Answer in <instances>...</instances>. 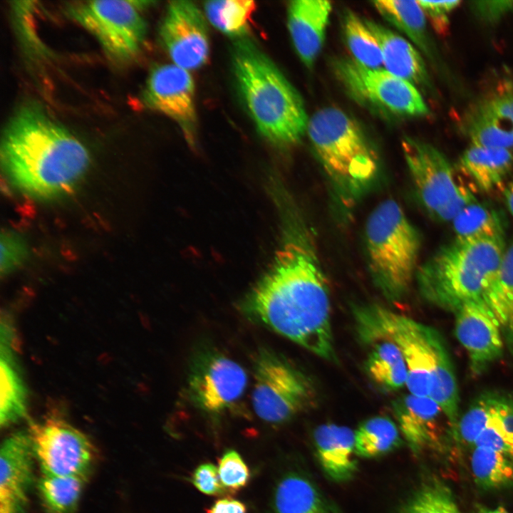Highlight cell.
<instances>
[{
  "mask_svg": "<svg viewBox=\"0 0 513 513\" xmlns=\"http://www.w3.org/2000/svg\"><path fill=\"white\" fill-rule=\"evenodd\" d=\"M242 309L249 318L318 357L335 358L328 284L307 231L284 244Z\"/></svg>",
  "mask_w": 513,
  "mask_h": 513,
  "instance_id": "1",
  "label": "cell"
},
{
  "mask_svg": "<svg viewBox=\"0 0 513 513\" xmlns=\"http://www.w3.org/2000/svg\"><path fill=\"white\" fill-rule=\"evenodd\" d=\"M1 162L11 182L38 200L73 192L90 163L86 147L39 105L19 109L6 127Z\"/></svg>",
  "mask_w": 513,
  "mask_h": 513,
  "instance_id": "2",
  "label": "cell"
},
{
  "mask_svg": "<svg viewBox=\"0 0 513 513\" xmlns=\"http://www.w3.org/2000/svg\"><path fill=\"white\" fill-rule=\"evenodd\" d=\"M236 87L260 134L275 145L301 140L309 118L301 96L251 40L237 39L232 52Z\"/></svg>",
  "mask_w": 513,
  "mask_h": 513,
  "instance_id": "3",
  "label": "cell"
},
{
  "mask_svg": "<svg viewBox=\"0 0 513 513\" xmlns=\"http://www.w3.org/2000/svg\"><path fill=\"white\" fill-rule=\"evenodd\" d=\"M506 246L504 237L455 238L441 246L418 267L415 280L421 296L452 312L467 302L487 306L484 292Z\"/></svg>",
  "mask_w": 513,
  "mask_h": 513,
  "instance_id": "4",
  "label": "cell"
},
{
  "mask_svg": "<svg viewBox=\"0 0 513 513\" xmlns=\"http://www.w3.org/2000/svg\"><path fill=\"white\" fill-rule=\"evenodd\" d=\"M365 246L375 285L388 299H400L415 279L421 237L396 201L385 200L371 212Z\"/></svg>",
  "mask_w": 513,
  "mask_h": 513,
  "instance_id": "5",
  "label": "cell"
},
{
  "mask_svg": "<svg viewBox=\"0 0 513 513\" xmlns=\"http://www.w3.org/2000/svg\"><path fill=\"white\" fill-rule=\"evenodd\" d=\"M306 132L343 197H356L370 185L378 170L376 154L351 117L339 108H324L309 118Z\"/></svg>",
  "mask_w": 513,
  "mask_h": 513,
  "instance_id": "6",
  "label": "cell"
},
{
  "mask_svg": "<svg viewBox=\"0 0 513 513\" xmlns=\"http://www.w3.org/2000/svg\"><path fill=\"white\" fill-rule=\"evenodd\" d=\"M356 314L358 326L385 335L399 347L410 394L428 397L433 382L455 373L444 340L433 328L377 305L360 307Z\"/></svg>",
  "mask_w": 513,
  "mask_h": 513,
  "instance_id": "7",
  "label": "cell"
},
{
  "mask_svg": "<svg viewBox=\"0 0 513 513\" xmlns=\"http://www.w3.org/2000/svg\"><path fill=\"white\" fill-rule=\"evenodd\" d=\"M405 163L417 197L435 220L449 222L476 197L457 177L450 160L439 149L405 136L401 142Z\"/></svg>",
  "mask_w": 513,
  "mask_h": 513,
  "instance_id": "8",
  "label": "cell"
},
{
  "mask_svg": "<svg viewBox=\"0 0 513 513\" xmlns=\"http://www.w3.org/2000/svg\"><path fill=\"white\" fill-rule=\"evenodd\" d=\"M316 389L306 375L280 355L260 350L254 363L252 406L264 422L284 423L314 405Z\"/></svg>",
  "mask_w": 513,
  "mask_h": 513,
  "instance_id": "9",
  "label": "cell"
},
{
  "mask_svg": "<svg viewBox=\"0 0 513 513\" xmlns=\"http://www.w3.org/2000/svg\"><path fill=\"white\" fill-rule=\"evenodd\" d=\"M333 69L348 95L368 108L397 118L429 114L415 86L385 69L370 68L348 58L333 61Z\"/></svg>",
  "mask_w": 513,
  "mask_h": 513,
  "instance_id": "10",
  "label": "cell"
},
{
  "mask_svg": "<svg viewBox=\"0 0 513 513\" xmlns=\"http://www.w3.org/2000/svg\"><path fill=\"white\" fill-rule=\"evenodd\" d=\"M146 1H87L68 6L69 16L93 34L109 56L127 61L140 51L146 24L140 9Z\"/></svg>",
  "mask_w": 513,
  "mask_h": 513,
  "instance_id": "11",
  "label": "cell"
},
{
  "mask_svg": "<svg viewBox=\"0 0 513 513\" xmlns=\"http://www.w3.org/2000/svg\"><path fill=\"white\" fill-rule=\"evenodd\" d=\"M27 432L43 475L88 477L97 450L85 434L57 416L31 423Z\"/></svg>",
  "mask_w": 513,
  "mask_h": 513,
  "instance_id": "12",
  "label": "cell"
},
{
  "mask_svg": "<svg viewBox=\"0 0 513 513\" xmlns=\"http://www.w3.org/2000/svg\"><path fill=\"white\" fill-rule=\"evenodd\" d=\"M247 385L246 371L238 363L217 351L206 349L191 363L187 394L200 410L218 414L242 398Z\"/></svg>",
  "mask_w": 513,
  "mask_h": 513,
  "instance_id": "13",
  "label": "cell"
},
{
  "mask_svg": "<svg viewBox=\"0 0 513 513\" xmlns=\"http://www.w3.org/2000/svg\"><path fill=\"white\" fill-rule=\"evenodd\" d=\"M162 45L173 64L187 71L201 68L209 54V38L200 9L189 1H173L167 6L160 27Z\"/></svg>",
  "mask_w": 513,
  "mask_h": 513,
  "instance_id": "14",
  "label": "cell"
},
{
  "mask_svg": "<svg viewBox=\"0 0 513 513\" xmlns=\"http://www.w3.org/2000/svg\"><path fill=\"white\" fill-rule=\"evenodd\" d=\"M145 103L174 120L190 142L194 140L197 117L195 83L189 71L175 64L155 67L144 90Z\"/></svg>",
  "mask_w": 513,
  "mask_h": 513,
  "instance_id": "15",
  "label": "cell"
},
{
  "mask_svg": "<svg viewBox=\"0 0 513 513\" xmlns=\"http://www.w3.org/2000/svg\"><path fill=\"white\" fill-rule=\"evenodd\" d=\"M453 313L455 335L468 353L471 370L480 375L502 354L500 326L487 306L475 302L465 303Z\"/></svg>",
  "mask_w": 513,
  "mask_h": 513,
  "instance_id": "16",
  "label": "cell"
},
{
  "mask_svg": "<svg viewBox=\"0 0 513 513\" xmlns=\"http://www.w3.org/2000/svg\"><path fill=\"white\" fill-rule=\"evenodd\" d=\"M35 458L28 432L6 437L0 451V513H23Z\"/></svg>",
  "mask_w": 513,
  "mask_h": 513,
  "instance_id": "17",
  "label": "cell"
},
{
  "mask_svg": "<svg viewBox=\"0 0 513 513\" xmlns=\"http://www.w3.org/2000/svg\"><path fill=\"white\" fill-rule=\"evenodd\" d=\"M393 408L400 434L415 455L441 446L442 418L446 416L435 400L410 393L397 399Z\"/></svg>",
  "mask_w": 513,
  "mask_h": 513,
  "instance_id": "18",
  "label": "cell"
},
{
  "mask_svg": "<svg viewBox=\"0 0 513 513\" xmlns=\"http://www.w3.org/2000/svg\"><path fill=\"white\" fill-rule=\"evenodd\" d=\"M332 10L326 0H294L287 9V25L298 56L307 67L315 63L324 43Z\"/></svg>",
  "mask_w": 513,
  "mask_h": 513,
  "instance_id": "19",
  "label": "cell"
},
{
  "mask_svg": "<svg viewBox=\"0 0 513 513\" xmlns=\"http://www.w3.org/2000/svg\"><path fill=\"white\" fill-rule=\"evenodd\" d=\"M313 440L316 457L326 475L336 482H348L358 470L355 431L328 423L318 426Z\"/></svg>",
  "mask_w": 513,
  "mask_h": 513,
  "instance_id": "20",
  "label": "cell"
},
{
  "mask_svg": "<svg viewBox=\"0 0 513 513\" xmlns=\"http://www.w3.org/2000/svg\"><path fill=\"white\" fill-rule=\"evenodd\" d=\"M271 513L341 512L307 475L290 470L283 474L275 484L271 499Z\"/></svg>",
  "mask_w": 513,
  "mask_h": 513,
  "instance_id": "21",
  "label": "cell"
},
{
  "mask_svg": "<svg viewBox=\"0 0 513 513\" xmlns=\"http://www.w3.org/2000/svg\"><path fill=\"white\" fill-rule=\"evenodd\" d=\"M375 37L387 71L425 89H432L425 62L420 53L405 38L370 19H363Z\"/></svg>",
  "mask_w": 513,
  "mask_h": 513,
  "instance_id": "22",
  "label": "cell"
},
{
  "mask_svg": "<svg viewBox=\"0 0 513 513\" xmlns=\"http://www.w3.org/2000/svg\"><path fill=\"white\" fill-rule=\"evenodd\" d=\"M15 336L11 328L1 329L0 424L11 425L26 413V389L14 354Z\"/></svg>",
  "mask_w": 513,
  "mask_h": 513,
  "instance_id": "23",
  "label": "cell"
},
{
  "mask_svg": "<svg viewBox=\"0 0 513 513\" xmlns=\"http://www.w3.org/2000/svg\"><path fill=\"white\" fill-rule=\"evenodd\" d=\"M371 347L366 361V369L370 378L388 390H395L406 384L408 370L403 355L385 335L367 328L358 327Z\"/></svg>",
  "mask_w": 513,
  "mask_h": 513,
  "instance_id": "24",
  "label": "cell"
},
{
  "mask_svg": "<svg viewBox=\"0 0 513 513\" xmlns=\"http://www.w3.org/2000/svg\"><path fill=\"white\" fill-rule=\"evenodd\" d=\"M459 166L480 191L488 192L502 183L513 168L510 149L470 145L462 154Z\"/></svg>",
  "mask_w": 513,
  "mask_h": 513,
  "instance_id": "25",
  "label": "cell"
},
{
  "mask_svg": "<svg viewBox=\"0 0 513 513\" xmlns=\"http://www.w3.org/2000/svg\"><path fill=\"white\" fill-rule=\"evenodd\" d=\"M484 301L498 321L503 338L513 356V241L506 246L485 290Z\"/></svg>",
  "mask_w": 513,
  "mask_h": 513,
  "instance_id": "26",
  "label": "cell"
},
{
  "mask_svg": "<svg viewBox=\"0 0 513 513\" xmlns=\"http://www.w3.org/2000/svg\"><path fill=\"white\" fill-rule=\"evenodd\" d=\"M372 4L388 22L406 35L424 54L435 59L427 19L418 1L378 0Z\"/></svg>",
  "mask_w": 513,
  "mask_h": 513,
  "instance_id": "27",
  "label": "cell"
},
{
  "mask_svg": "<svg viewBox=\"0 0 513 513\" xmlns=\"http://www.w3.org/2000/svg\"><path fill=\"white\" fill-rule=\"evenodd\" d=\"M462 125L470 145L513 148L512 132L493 114L483 98L467 110Z\"/></svg>",
  "mask_w": 513,
  "mask_h": 513,
  "instance_id": "28",
  "label": "cell"
},
{
  "mask_svg": "<svg viewBox=\"0 0 513 513\" xmlns=\"http://www.w3.org/2000/svg\"><path fill=\"white\" fill-rule=\"evenodd\" d=\"M451 223L458 239L504 237L507 228L500 210L477 200L463 208Z\"/></svg>",
  "mask_w": 513,
  "mask_h": 513,
  "instance_id": "29",
  "label": "cell"
},
{
  "mask_svg": "<svg viewBox=\"0 0 513 513\" xmlns=\"http://www.w3.org/2000/svg\"><path fill=\"white\" fill-rule=\"evenodd\" d=\"M402 443L400 432L389 418L375 416L363 421L355 431V450L357 456L378 457L388 454Z\"/></svg>",
  "mask_w": 513,
  "mask_h": 513,
  "instance_id": "30",
  "label": "cell"
},
{
  "mask_svg": "<svg viewBox=\"0 0 513 513\" xmlns=\"http://www.w3.org/2000/svg\"><path fill=\"white\" fill-rule=\"evenodd\" d=\"M87 477L43 475L38 482L41 502L48 513H76Z\"/></svg>",
  "mask_w": 513,
  "mask_h": 513,
  "instance_id": "31",
  "label": "cell"
},
{
  "mask_svg": "<svg viewBox=\"0 0 513 513\" xmlns=\"http://www.w3.org/2000/svg\"><path fill=\"white\" fill-rule=\"evenodd\" d=\"M471 469L475 482L482 489H500L513 484V458L504 453L474 447Z\"/></svg>",
  "mask_w": 513,
  "mask_h": 513,
  "instance_id": "32",
  "label": "cell"
},
{
  "mask_svg": "<svg viewBox=\"0 0 513 513\" xmlns=\"http://www.w3.org/2000/svg\"><path fill=\"white\" fill-rule=\"evenodd\" d=\"M342 31L355 61L370 68H382V53L375 37L364 20L348 9L343 11Z\"/></svg>",
  "mask_w": 513,
  "mask_h": 513,
  "instance_id": "33",
  "label": "cell"
},
{
  "mask_svg": "<svg viewBox=\"0 0 513 513\" xmlns=\"http://www.w3.org/2000/svg\"><path fill=\"white\" fill-rule=\"evenodd\" d=\"M204 14L210 24L222 33L236 39L244 38L255 10L252 1L220 0L204 3Z\"/></svg>",
  "mask_w": 513,
  "mask_h": 513,
  "instance_id": "34",
  "label": "cell"
},
{
  "mask_svg": "<svg viewBox=\"0 0 513 513\" xmlns=\"http://www.w3.org/2000/svg\"><path fill=\"white\" fill-rule=\"evenodd\" d=\"M395 513H462L450 489L437 480L422 484Z\"/></svg>",
  "mask_w": 513,
  "mask_h": 513,
  "instance_id": "35",
  "label": "cell"
},
{
  "mask_svg": "<svg viewBox=\"0 0 513 513\" xmlns=\"http://www.w3.org/2000/svg\"><path fill=\"white\" fill-rule=\"evenodd\" d=\"M490 393H484L475 398L464 415L459 418L452 436L462 443L473 447L486 427L489 418Z\"/></svg>",
  "mask_w": 513,
  "mask_h": 513,
  "instance_id": "36",
  "label": "cell"
},
{
  "mask_svg": "<svg viewBox=\"0 0 513 513\" xmlns=\"http://www.w3.org/2000/svg\"><path fill=\"white\" fill-rule=\"evenodd\" d=\"M217 468L222 484L227 491L232 493L244 488L250 479L248 466L234 450H227L223 453Z\"/></svg>",
  "mask_w": 513,
  "mask_h": 513,
  "instance_id": "37",
  "label": "cell"
},
{
  "mask_svg": "<svg viewBox=\"0 0 513 513\" xmlns=\"http://www.w3.org/2000/svg\"><path fill=\"white\" fill-rule=\"evenodd\" d=\"M478 447L489 448L513 458V444L492 410L491 405L487 424L474 443L473 447Z\"/></svg>",
  "mask_w": 513,
  "mask_h": 513,
  "instance_id": "38",
  "label": "cell"
},
{
  "mask_svg": "<svg viewBox=\"0 0 513 513\" xmlns=\"http://www.w3.org/2000/svg\"><path fill=\"white\" fill-rule=\"evenodd\" d=\"M27 256V247L16 234L5 232L1 235V274H7L19 267Z\"/></svg>",
  "mask_w": 513,
  "mask_h": 513,
  "instance_id": "39",
  "label": "cell"
},
{
  "mask_svg": "<svg viewBox=\"0 0 513 513\" xmlns=\"http://www.w3.org/2000/svg\"><path fill=\"white\" fill-rule=\"evenodd\" d=\"M483 99L493 114L513 133V83H503Z\"/></svg>",
  "mask_w": 513,
  "mask_h": 513,
  "instance_id": "40",
  "label": "cell"
},
{
  "mask_svg": "<svg viewBox=\"0 0 513 513\" xmlns=\"http://www.w3.org/2000/svg\"><path fill=\"white\" fill-rule=\"evenodd\" d=\"M426 19L440 34L446 32L450 25V16L461 3L460 1H418Z\"/></svg>",
  "mask_w": 513,
  "mask_h": 513,
  "instance_id": "41",
  "label": "cell"
},
{
  "mask_svg": "<svg viewBox=\"0 0 513 513\" xmlns=\"http://www.w3.org/2000/svg\"><path fill=\"white\" fill-rule=\"evenodd\" d=\"M191 481L200 492L207 495L219 496L227 492L221 482L218 468L210 462L198 465L192 474Z\"/></svg>",
  "mask_w": 513,
  "mask_h": 513,
  "instance_id": "42",
  "label": "cell"
},
{
  "mask_svg": "<svg viewBox=\"0 0 513 513\" xmlns=\"http://www.w3.org/2000/svg\"><path fill=\"white\" fill-rule=\"evenodd\" d=\"M472 6L482 21L494 24L513 10V1H477Z\"/></svg>",
  "mask_w": 513,
  "mask_h": 513,
  "instance_id": "43",
  "label": "cell"
},
{
  "mask_svg": "<svg viewBox=\"0 0 513 513\" xmlns=\"http://www.w3.org/2000/svg\"><path fill=\"white\" fill-rule=\"evenodd\" d=\"M205 513H247V507L237 499L225 497L216 500Z\"/></svg>",
  "mask_w": 513,
  "mask_h": 513,
  "instance_id": "44",
  "label": "cell"
},
{
  "mask_svg": "<svg viewBox=\"0 0 513 513\" xmlns=\"http://www.w3.org/2000/svg\"><path fill=\"white\" fill-rule=\"evenodd\" d=\"M503 196L505 204L513 217V177L507 184Z\"/></svg>",
  "mask_w": 513,
  "mask_h": 513,
  "instance_id": "45",
  "label": "cell"
},
{
  "mask_svg": "<svg viewBox=\"0 0 513 513\" xmlns=\"http://www.w3.org/2000/svg\"><path fill=\"white\" fill-rule=\"evenodd\" d=\"M473 513H509V512L504 507L499 506L494 509L480 507Z\"/></svg>",
  "mask_w": 513,
  "mask_h": 513,
  "instance_id": "46",
  "label": "cell"
}]
</instances>
